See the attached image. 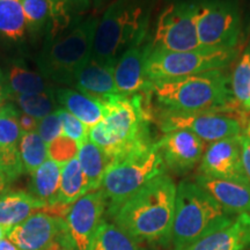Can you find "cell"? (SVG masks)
<instances>
[{
    "label": "cell",
    "mask_w": 250,
    "mask_h": 250,
    "mask_svg": "<svg viewBox=\"0 0 250 250\" xmlns=\"http://www.w3.org/2000/svg\"><path fill=\"white\" fill-rule=\"evenodd\" d=\"M114 0H92V6L96 13L103 12Z\"/></svg>",
    "instance_id": "cell-40"
},
{
    "label": "cell",
    "mask_w": 250,
    "mask_h": 250,
    "mask_svg": "<svg viewBox=\"0 0 250 250\" xmlns=\"http://www.w3.org/2000/svg\"><path fill=\"white\" fill-rule=\"evenodd\" d=\"M89 191L88 184L78 158L62 165L57 204L72 205Z\"/></svg>",
    "instance_id": "cell-27"
},
{
    "label": "cell",
    "mask_w": 250,
    "mask_h": 250,
    "mask_svg": "<svg viewBox=\"0 0 250 250\" xmlns=\"http://www.w3.org/2000/svg\"><path fill=\"white\" fill-rule=\"evenodd\" d=\"M56 250H74V249L68 248V247H61V248H58V249H56Z\"/></svg>",
    "instance_id": "cell-46"
},
{
    "label": "cell",
    "mask_w": 250,
    "mask_h": 250,
    "mask_svg": "<svg viewBox=\"0 0 250 250\" xmlns=\"http://www.w3.org/2000/svg\"><path fill=\"white\" fill-rule=\"evenodd\" d=\"M0 250H20L17 246H14L13 243L8 240H0Z\"/></svg>",
    "instance_id": "cell-41"
},
{
    "label": "cell",
    "mask_w": 250,
    "mask_h": 250,
    "mask_svg": "<svg viewBox=\"0 0 250 250\" xmlns=\"http://www.w3.org/2000/svg\"><path fill=\"white\" fill-rule=\"evenodd\" d=\"M148 89L160 109L170 111L226 112L240 109L234 103L230 78L224 70H213L149 83Z\"/></svg>",
    "instance_id": "cell-3"
},
{
    "label": "cell",
    "mask_w": 250,
    "mask_h": 250,
    "mask_svg": "<svg viewBox=\"0 0 250 250\" xmlns=\"http://www.w3.org/2000/svg\"><path fill=\"white\" fill-rule=\"evenodd\" d=\"M236 55V49H199L186 52L152 49L145 65L146 79L154 83L225 70L232 64Z\"/></svg>",
    "instance_id": "cell-8"
},
{
    "label": "cell",
    "mask_w": 250,
    "mask_h": 250,
    "mask_svg": "<svg viewBox=\"0 0 250 250\" xmlns=\"http://www.w3.org/2000/svg\"><path fill=\"white\" fill-rule=\"evenodd\" d=\"M199 175L250 183L242 167L239 136L210 144L203 154Z\"/></svg>",
    "instance_id": "cell-14"
},
{
    "label": "cell",
    "mask_w": 250,
    "mask_h": 250,
    "mask_svg": "<svg viewBox=\"0 0 250 250\" xmlns=\"http://www.w3.org/2000/svg\"><path fill=\"white\" fill-rule=\"evenodd\" d=\"M176 189L169 175L155 177L121 206L114 215L115 224L133 239L160 241L171 237Z\"/></svg>",
    "instance_id": "cell-2"
},
{
    "label": "cell",
    "mask_w": 250,
    "mask_h": 250,
    "mask_svg": "<svg viewBox=\"0 0 250 250\" xmlns=\"http://www.w3.org/2000/svg\"><path fill=\"white\" fill-rule=\"evenodd\" d=\"M37 124H39V121H37L36 118L31 117L27 114H23V112L21 111L19 112V125H20V129L22 131V133L34 132V131H36Z\"/></svg>",
    "instance_id": "cell-38"
},
{
    "label": "cell",
    "mask_w": 250,
    "mask_h": 250,
    "mask_svg": "<svg viewBox=\"0 0 250 250\" xmlns=\"http://www.w3.org/2000/svg\"><path fill=\"white\" fill-rule=\"evenodd\" d=\"M4 73L12 96L55 92L56 90L42 74L29 70L20 62H9Z\"/></svg>",
    "instance_id": "cell-24"
},
{
    "label": "cell",
    "mask_w": 250,
    "mask_h": 250,
    "mask_svg": "<svg viewBox=\"0 0 250 250\" xmlns=\"http://www.w3.org/2000/svg\"><path fill=\"white\" fill-rule=\"evenodd\" d=\"M248 49H249V51H250V44H249V46H248Z\"/></svg>",
    "instance_id": "cell-48"
},
{
    "label": "cell",
    "mask_w": 250,
    "mask_h": 250,
    "mask_svg": "<svg viewBox=\"0 0 250 250\" xmlns=\"http://www.w3.org/2000/svg\"><path fill=\"white\" fill-rule=\"evenodd\" d=\"M196 27L202 49H235L241 33L237 7L225 0L197 2Z\"/></svg>",
    "instance_id": "cell-10"
},
{
    "label": "cell",
    "mask_w": 250,
    "mask_h": 250,
    "mask_svg": "<svg viewBox=\"0 0 250 250\" xmlns=\"http://www.w3.org/2000/svg\"><path fill=\"white\" fill-rule=\"evenodd\" d=\"M154 121L162 133L187 130L196 134L204 143L233 138L243 132V124L236 117L219 111L182 112L154 109Z\"/></svg>",
    "instance_id": "cell-9"
},
{
    "label": "cell",
    "mask_w": 250,
    "mask_h": 250,
    "mask_svg": "<svg viewBox=\"0 0 250 250\" xmlns=\"http://www.w3.org/2000/svg\"><path fill=\"white\" fill-rule=\"evenodd\" d=\"M12 98V93L9 90L7 80H6L4 71L0 70V104H4L5 101Z\"/></svg>",
    "instance_id": "cell-39"
},
{
    "label": "cell",
    "mask_w": 250,
    "mask_h": 250,
    "mask_svg": "<svg viewBox=\"0 0 250 250\" xmlns=\"http://www.w3.org/2000/svg\"><path fill=\"white\" fill-rule=\"evenodd\" d=\"M23 170L33 174L43 162L49 159L48 145L36 131L22 133L19 143Z\"/></svg>",
    "instance_id": "cell-29"
},
{
    "label": "cell",
    "mask_w": 250,
    "mask_h": 250,
    "mask_svg": "<svg viewBox=\"0 0 250 250\" xmlns=\"http://www.w3.org/2000/svg\"><path fill=\"white\" fill-rule=\"evenodd\" d=\"M77 158L86 176L89 191L100 189L105 170L111 164V159L89 139L78 149Z\"/></svg>",
    "instance_id": "cell-26"
},
{
    "label": "cell",
    "mask_w": 250,
    "mask_h": 250,
    "mask_svg": "<svg viewBox=\"0 0 250 250\" xmlns=\"http://www.w3.org/2000/svg\"><path fill=\"white\" fill-rule=\"evenodd\" d=\"M74 86L79 92L100 101L120 94L115 83V65L100 62L93 58L78 74Z\"/></svg>",
    "instance_id": "cell-19"
},
{
    "label": "cell",
    "mask_w": 250,
    "mask_h": 250,
    "mask_svg": "<svg viewBox=\"0 0 250 250\" xmlns=\"http://www.w3.org/2000/svg\"><path fill=\"white\" fill-rule=\"evenodd\" d=\"M55 98L62 109L70 112L86 126L92 127L104 117V103L71 88H57Z\"/></svg>",
    "instance_id": "cell-21"
},
{
    "label": "cell",
    "mask_w": 250,
    "mask_h": 250,
    "mask_svg": "<svg viewBox=\"0 0 250 250\" xmlns=\"http://www.w3.org/2000/svg\"><path fill=\"white\" fill-rule=\"evenodd\" d=\"M166 167L175 173H186L199 164L205 152V143L187 130L164 133L158 142Z\"/></svg>",
    "instance_id": "cell-15"
},
{
    "label": "cell",
    "mask_w": 250,
    "mask_h": 250,
    "mask_svg": "<svg viewBox=\"0 0 250 250\" xmlns=\"http://www.w3.org/2000/svg\"><path fill=\"white\" fill-rule=\"evenodd\" d=\"M48 206L30 192L9 191L0 195V226L9 230Z\"/></svg>",
    "instance_id": "cell-20"
},
{
    "label": "cell",
    "mask_w": 250,
    "mask_h": 250,
    "mask_svg": "<svg viewBox=\"0 0 250 250\" xmlns=\"http://www.w3.org/2000/svg\"><path fill=\"white\" fill-rule=\"evenodd\" d=\"M196 183L230 214H250V183L198 175Z\"/></svg>",
    "instance_id": "cell-18"
},
{
    "label": "cell",
    "mask_w": 250,
    "mask_h": 250,
    "mask_svg": "<svg viewBox=\"0 0 250 250\" xmlns=\"http://www.w3.org/2000/svg\"><path fill=\"white\" fill-rule=\"evenodd\" d=\"M2 107V104H0V108H1Z\"/></svg>",
    "instance_id": "cell-49"
},
{
    "label": "cell",
    "mask_w": 250,
    "mask_h": 250,
    "mask_svg": "<svg viewBox=\"0 0 250 250\" xmlns=\"http://www.w3.org/2000/svg\"><path fill=\"white\" fill-rule=\"evenodd\" d=\"M230 90L234 103L243 110L250 96V51L248 48L234 67L230 77Z\"/></svg>",
    "instance_id": "cell-32"
},
{
    "label": "cell",
    "mask_w": 250,
    "mask_h": 250,
    "mask_svg": "<svg viewBox=\"0 0 250 250\" xmlns=\"http://www.w3.org/2000/svg\"><path fill=\"white\" fill-rule=\"evenodd\" d=\"M55 92L13 95L12 98L19 110L40 121L58 110Z\"/></svg>",
    "instance_id": "cell-30"
},
{
    "label": "cell",
    "mask_w": 250,
    "mask_h": 250,
    "mask_svg": "<svg viewBox=\"0 0 250 250\" xmlns=\"http://www.w3.org/2000/svg\"><path fill=\"white\" fill-rule=\"evenodd\" d=\"M243 133L248 134V136H250V123L247 124V126H245V129H243Z\"/></svg>",
    "instance_id": "cell-45"
},
{
    "label": "cell",
    "mask_w": 250,
    "mask_h": 250,
    "mask_svg": "<svg viewBox=\"0 0 250 250\" xmlns=\"http://www.w3.org/2000/svg\"><path fill=\"white\" fill-rule=\"evenodd\" d=\"M88 250H143L132 236L117 226L102 221Z\"/></svg>",
    "instance_id": "cell-28"
},
{
    "label": "cell",
    "mask_w": 250,
    "mask_h": 250,
    "mask_svg": "<svg viewBox=\"0 0 250 250\" xmlns=\"http://www.w3.org/2000/svg\"><path fill=\"white\" fill-rule=\"evenodd\" d=\"M27 34L21 0H0V42L19 45Z\"/></svg>",
    "instance_id": "cell-25"
},
{
    "label": "cell",
    "mask_w": 250,
    "mask_h": 250,
    "mask_svg": "<svg viewBox=\"0 0 250 250\" xmlns=\"http://www.w3.org/2000/svg\"><path fill=\"white\" fill-rule=\"evenodd\" d=\"M101 122L89 127L88 139L98 145L111 161L137 146L152 142L149 125L154 107L149 90L133 95H112L104 101Z\"/></svg>",
    "instance_id": "cell-1"
},
{
    "label": "cell",
    "mask_w": 250,
    "mask_h": 250,
    "mask_svg": "<svg viewBox=\"0 0 250 250\" xmlns=\"http://www.w3.org/2000/svg\"><path fill=\"white\" fill-rule=\"evenodd\" d=\"M249 246L250 214H239L229 224L179 250H243Z\"/></svg>",
    "instance_id": "cell-17"
},
{
    "label": "cell",
    "mask_w": 250,
    "mask_h": 250,
    "mask_svg": "<svg viewBox=\"0 0 250 250\" xmlns=\"http://www.w3.org/2000/svg\"><path fill=\"white\" fill-rule=\"evenodd\" d=\"M6 183H7V182H6L4 177L0 175V195H2V193H4L5 188H6Z\"/></svg>",
    "instance_id": "cell-42"
},
{
    "label": "cell",
    "mask_w": 250,
    "mask_h": 250,
    "mask_svg": "<svg viewBox=\"0 0 250 250\" xmlns=\"http://www.w3.org/2000/svg\"><path fill=\"white\" fill-rule=\"evenodd\" d=\"M197 2H174L159 14L151 39L152 49L186 52L202 49L196 27Z\"/></svg>",
    "instance_id": "cell-11"
},
{
    "label": "cell",
    "mask_w": 250,
    "mask_h": 250,
    "mask_svg": "<svg viewBox=\"0 0 250 250\" xmlns=\"http://www.w3.org/2000/svg\"><path fill=\"white\" fill-rule=\"evenodd\" d=\"M166 168L158 143L153 140L115 158L100 188L107 199L109 215L114 218L121 206L149 181L166 174Z\"/></svg>",
    "instance_id": "cell-6"
},
{
    "label": "cell",
    "mask_w": 250,
    "mask_h": 250,
    "mask_svg": "<svg viewBox=\"0 0 250 250\" xmlns=\"http://www.w3.org/2000/svg\"><path fill=\"white\" fill-rule=\"evenodd\" d=\"M62 168V164L48 159L31 174L30 193L48 208L57 204Z\"/></svg>",
    "instance_id": "cell-23"
},
{
    "label": "cell",
    "mask_w": 250,
    "mask_h": 250,
    "mask_svg": "<svg viewBox=\"0 0 250 250\" xmlns=\"http://www.w3.org/2000/svg\"><path fill=\"white\" fill-rule=\"evenodd\" d=\"M240 147H241V161L247 179L250 182V136L241 133L239 136Z\"/></svg>",
    "instance_id": "cell-37"
},
{
    "label": "cell",
    "mask_w": 250,
    "mask_h": 250,
    "mask_svg": "<svg viewBox=\"0 0 250 250\" xmlns=\"http://www.w3.org/2000/svg\"><path fill=\"white\" fill-rule=\"evenodd\" d=\"M19 109L13 103L0 108V151L19 148L22 131L19 125Z\"/></svg>",
    "instance_id": "cell-31"
},
{
    "label": "cell",
    "mask_w": 250,
    "mask_h": 250,
    "mask_svg": "<svg viewBox=\"0 0 250 250\" xmlns=\"http://www.w3.org/2000/svg\"><path fill=\"white\" fill-rule=\"evenodd\" d=\"M98 24L99 18L90 15L58 35L46 37L36 58L40 73L48 81L74 86L78 74L92 58Z\"/></svg>",
    "instance_id": "cell-5"
},
{
    "label": "cell",
    "mask_w": 250,
    "mask_h": 250,
    "mask_svg": "<svg viewBox=\"0 0 250 250\" xmlns=\"http://www.w3.org/2000/svg\"><path fill=\"white\" fill-rule=\"evenodd\" d=\"M7 240L20 250H56L73 248L64 218L37 212L8 230Z\"/></svg>",
    "instance_id": "cell-12"
},
{
    "label": "cell",
    "mask_w": 250,
    "mask_h": 250,
    "mask_svg": "<svg viewBox=\"0 0 250 250\" xmlns=\"http://www.w3.org/2000/svg\"><path fill=\"white\" fill-rule=\"evenodd\" d=\"M243 110H245V111H249L250 110V96H249L248 101H247V103L245 104V107H243Z\"/></svg>",
    "instance_id": "cell-44"
},
{
    "label": "cell",
    "mask_w": 250,
    "mask_h": 250,
    "mask_svg": "<svg viewBox=\"0 0 250 250\" xmlns=\"http://www.w3.org/2000/svg\"><path fill=\"white\" fill-rule=\"evenodd\" d=\"M78 149H79V146L74 140L64 134H61L48 145L49 159L58 162V164L65 165L73 158H76Z\"/></svg>",
    "instance_id": "cell-35"
},
{
    "label": "cell",
    "mask_w": 250,
    "mask_h": 250,
    "mask_svg": "<svg viewBox=\"0 0 250 250\" xmlns=\"http://www.w3.org/2000/svg\"><path fill=\"white\" fill-rule=\"evenodd\" d=\"M243 250H250V246H249V247H247V248H245Z\"/></svg>",
    "instance_id": "cell-47"
},
{
    "label": "cell",
    "mask_w": 250,
    "mask_h": 250,
    "mask_svg": "<svg viewBox=\"0 0 250 250\" xmlns=\"http://www.w3.org/2000/svg\"><path fill=\"white\" fill-rule=\"evenodd\" d=\"M57 114L59 120H61L64 136L74 140L79 147L86 140H88V126H86L83 122H80L77 117H74L73 115L65 110V109H58Z\"/></svg>",
    "instance_id": "cell-34"
},
{
    "label": "cell",
    "mask_w": 250,
    "mask_h": 250,
    "mask_svg": "<svg viewBox=\"0 0 250 250\" xmlns=\"http://www.w3.org/2000/svg\"><path fill=\"white\" fill-rule=\"evenodd\" d=\"M105 208L107 199L101 189L88 191L70 206L65 221L74 250H88Z\"/></svg>",
    "instance_id": "cell-13"
},
{
    "label": "cell",
    "mask_w": 250,
    "mask_h": 250,
    "mask_svg": "<svg viewBox=\"0 0 250 250\" xmlns=\"http://www.w3.org/2000/svg\"><path fill=\"white\" fill-rule=\"evenodd\" d=\"M156 0H114L99 19L92 58L116 65L134 43L148 36Z\"/></svg>",
    "instance_id": "cell-4"
},
{
    "label": "cell",
    "mask_w": 250,
    "mask_h": 250,
    "mask_svg": "<svg viewBox=\"0 0 250 250\" xmlns=\"http://www.w3.org/2000/svg\"><path fill=\"white\" fill-rule=\"evenodd\" d=\"M152 51L151 37L134 43L118 59L115 65V83L122 95H133L148 90L145 65Z\"/></svg>",
    "instance_id": "cell-16"
},
{
    "label": "cell",
    "mask_w": 250,
    "mask_h": 250,
    "mask_svg": "<svg viewBox=\"0 0 250 250\" xmlns=\"http://www.w3.org/2000/svg\"><path fill=\"white\" fill-rule=\"evenodd\" d=\"M50 7V22L46 37H54L68 28L76 26L89 11L92 0H48Z\"/></svg>",
    "instance_id": "cell-22"
},
{
    "label": "cell",
    "mask_w": 250,
    "mask_h": 250,
    "mask_svg": "<svg viewBox=\"0 0 250 250\" xmlns=\"http://www.w3.org/2000/svg\"><path fill=\"white\" fill-rule=\"evenodd\" d=\"M36 132L40 134L41 138L44 140L46 145H49L57 137L62 134V123L61 120H59L57 111L52 112V114L48 115L46 117L40 120L39 124H37Z\"/></svg>",
    "instance_id": "cell-36"
},
{
    "label": "cell",
    "mask_w": 250,
    "mask_h": 250,
    "mask_svg": "<svg viewBox=\"0 0 250 250\" xmlns=\"http://www.w3.org/2000/svg\"><path fill=\"white\" fill-rule=\"evenodd\" d=\"M7 233H8V230L6 229L5 227L0 226V240H2L5 236H7Z\"/></svg>",
    "instance_id": "cell-43"
},
{
    "label": "cell",
    "mask_w": 250,
    "mask_h": 250,
    "mask_svg": "<svg viewBox=\"0 0 250 250\" xmlns=\"http://www.w3.org/2000/svg\"><path fill=\"white\" fill-rule=\"evenodd\" d=\"M235 218L221 208L196 182L182 181L176 189L171 239L175 249H183L229 224Z\"/></svg>",
    "instance_id": "cell-7"
},
{
    "label": "cell",
    "mask_w": 250,
    "mask_h": 250,
    "mask_svg": "<svg viewBox=\"0 0 250 250\" xmlns=\"http://www.w3.org/2000/svg\"><path fill=\"white\" fill-rule=\"evenodd\" d=\"M26 20L27 33L40 35L48 29L50 22V7L48 0H21Z\"/></svg>",
    "instance_id": "cell-33"
}]
</instances>
